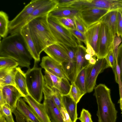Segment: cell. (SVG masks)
I'll use <instances>...</instances> for the list:
<instances>
[{"instance_id":"obj_1","label":"cell","mask_w":122,"mask_h":122,"mask_svg":"<svg viewBox=\"0 0 122 122\" xmlns=\"http://www.w3.org/2000/svg\"><path fill=\"white\" fill-rule=\"evenodd\" d=\"M0 56L10 57L15 60L19 65L30 69L33 58L24 40L19 32L7 36L0 42Z\"/></svg>"},{"instance_id":"obj_2","label":"cell","mask_w":122,"mask_h":122,"mask_svg":"<svg viewBox=\"0 0 122 122\" xmlns=\"http://www.w3.org/2000/svg\"><path fill=\"white\" fill-rule=\"evenodd\" d=\"M48 15L36 18L27 24L36 51L40 56L47 47L57 43L50 29Z\"/></svg>"},{"instance_id":"obj_3","label":"cell","mask_w":122,"mask_h":122,"mask_svg":"<svg viewBox=\"0 0 122 122\" xmlns=\"http://www.w3.org/2000/svg\"><path fill=\"white\" fill-rule=\"evenodd\" d=\"M94 94L97 105L98 122H116L117 112L111 99L110 89L100 84L95 88Z\"/></svg>"},{"instance_id":"obj_4","label":"cell","mask_w":122,"mask_h":122,"mask_svg":"<svg viewBox=\"0 0 122 122\" xmlns=\"http://www.w3.org/2000/svg\"><path fill=\"white\" fill-rule=\"evenodd\" d=\"M36 63L35 62L33 67L28 69L25 73L26 81L29 95L41 103L45 83L41 68L36 66Z\"/></svg>"},{"instance_id":"obj_5","label":"cell","mask_w":122,"mask_h":122,"mask_svg":"<svg viewBox=\"0 0 122 122\" xmlns=\"http://www.w3.org/2000/svg\"><path fill=\"white\" fill-rule=\"evenodd\" d=\"M47 20L51 31L57 43L74 48L77 47V40L69 30L60 23L57 19L48 16Z\"/></svg>"},{"instance_id":"obj_6","label":"cell","mask_w":122,"mask_h":122,"mask_svg":"<svg viewBox=\"0 0 122 122\" xmlns=\"http://www.w3.org/2000/svg\"><path fill=\"white\" fill-rule=\"evenodd\" d=\"M110 67L105 59H97L94 65L90 64L85 68V85L86 93L92 92L96 84L98 75L105 69Z\"/></svg>"},{"instance_id":"obj_7","label":"cell","mask_w":122,"mask_h":122,"mask_svg":"<svg viewBox=\"0 0 122 122\" xmlns=\"http://www.w3.org/2000/svg\"><path fill=\"white\" fill-rule=\"evenodd\" d=\"M114 35L109 28L101 22L97 43V59L105 58L112 50Z\"/></svg>"},{"instance_id":"obj_8","label":"cell","mask_w":122,"mask_h":122,"mask_svg":"<svg viewBox=\"0 0 122 122\" xmlns=\"http://www.w3.org/2000/svg\"><path fill=\"white\" fill-rule=\"evenodd\" d=\"M50 0H32L12 20L10 21L9 33L13 34L16 28L37 8L46 3Z\"/></svg>"},{"instance_id":"obj_9","label":"cell","mask_w":122,"mask_h":122,"mask_svg":"<svg viewBox=\"0 0 122 122\" xmlns=\"http://www.w3.org/2000/svg\"><path fill=\"white\" fill-rule=\"evenodd\" d=\"M109 11L95 8H91L80 11L79 16L87 29L100 21L102 18Z\"/></svg>"},{"instance_id":"obj_10","label":"cell","mask_w":122,"mask_h":122,"mask_svg":"<svg viewBox=\"0 0 122 122\" xmlns=\"http://www.w3.org/2000/svg\"><path fill=\"white\" fill-rule=\"evenodd\" d=\"M57 0H50L49 2L35 9L30 15L15 29L13 34L19 32L23 26L33 19L37 17L48 15L57 6Z\"/></svg>"},{"instance_id":"obj_11","label":"cell","mask_w":122,"mask_h":122,"mask_svg":"<svg viewBox=\"0 0 122 122\" xmlns=\"http://www.w3.org/2000/svg\"><path fill=\"white\" fill-rule=\"evenodd\" d=\"M0 91L6 103L10 107L12 111L16 108L18 99L23 96L15 86L10 85L0 87Z\"/></svg>"},{"instance_id":"obj_12","label":"cell","mask_w":122,"mask_h":122,"mask_svg":"<svg viewBox=\"0 0 122 122\" xmlns=\"http://www.w3.org/2000/svg\"><path fill=\"white\" fill-rule=\"evenodd\" d=\"M23 99L40 122H51L43 103L38 102L29 95L24 97Z\"/></svg>"},{"instance_id":"obj_13","label":"cell","mask_w":122,"mask_h":122,"mask_svg":"<svg viewBox=\"0 0 122 122\" xmlns=\"http://www.w3.org/2000/svg\"><path fill=\"white\" fill-rule=\"evenodd\" d=\"M45 71L60 78L66 77L61 64L48 56H43L40 64Z\"/></svg>"},{"instance_id":"obj_14","label":"cell","mask_w":122,"mask_h":122,"mask_svg":"<svg viewBox=\"0 0 122 122\" xmlns=\"http://www.w3.org/2000/svg\"><path fill=\"white\" fill-rule=\"evenodd\" d=\"M43 51L48 56L61 64L70 60L68 55L57 43L48 46Z\"/></svg>"},{"instance_id":"obj_15","label":"cell","mask_w":122,"mask_h":122,"mask_svg":"<svg viewBox=\"0 0 122 122\" xmlns=\"http://www.w3.org/2000/svg\"><path fill=\"white\" fill-rule=\"evenodd\" d=\"M22 36L27 48L33 58L36 62L40 61V56L37 53L35 46L30 35L28 25L23 26L19 32Z\"/></svg>"},{"instance_id":"obj_16","label":"cell","mask_w":122,"mask_h":122,"mask_svg":"<svg viewBox=\"0 0 122 122\" xmlns=\"http://www.w3.org/2000/svg\"><path fill=\"white\" fill-rule=\"evenodd\" d=\"M101 21H100L87 29L85 33L87 42L92 47L96 56L98 52L97 43Z\"/></svg>"},{"instance_id":"obj_17","label":"cell","mask_w":122,"mask_h":122,"mask_svg":"<svg viewBox=\"0 0 122 122\" xmlns=\"http://www.w3.org/2000/svg\"><path fill=\"white\" fill-rule=\"evenodd\" d=\"M43 104L51 122H64L60 111L51 99L44 98Z\"/></svg>"},{"instance_id":"obj_18","label":"cell","mask_w":122,"mask_h":122,"mask_svg":"<svg viewBox=\"0 0 122 122\" xmlns=\"http://www.w3.org/2000/svg\"><path fill=\"white\" fill-rule=\"evenodd\" d=\"M92 7L122 11V0H92Z\"/></svg>"},{"instance_id":"obj_19","label":"cell","mask_w":122,"mask_h":122,"mask_svg":"<svg viewBox=\"0 0 122 122\" xmlns=\"http://www.w3.org/2000/svg\"><path fill=\"white\" fill-rule=\"evenodd\" d=\"M80 10L74 7H56L48 14V16L58 19L62 18H74L79 15Z\"/></svg>"},{"instance_id":"obj_20","label":"cell","mask_w":122,"mask_h":122,"mask_svg":"<svg viewBox=\"0 0 122 122\" xmlns=\"http://www.w3.org/2000/svg\"><path fill=\"white\" fill-rule=\"evenodd\" d=\"M86 48L81 44H78L76 48L75 57L76 71L75 80L80 72L90 64L89 61L86 60L85 58V55L86 53Z\"/></svg>"},{"instance_id":"obj_21","label":"cell","mask_w":122,"mask_h":122,"mask_svg":"<svg viewBox=\"0 0 122 122\" xmlns=\"http://www.w3.org/2000/svg\"><path fill=\"white\" fill-rule=\"evenodd\" d=\"M62 103L68 113L71 122H76L78 119L76 103L69 95L62 96Z\"/></svg>"},{"instance_id":"obj_22","label":"cell","mask_w":122,"mask_h":122,"mask_svg":"<svg viewBox=\"0 0 122 122\" xmlns=\"http://www.w3.org/2000/svg\"><path fill=\"white\" fill-rule=\"evenodd\" d=\"M15 82L16 87L24 97L28 95L25 73L20 67H16Z\"/></svg>"},{"instance_id":"obj_23","label":"cell","mask_w":122,"mask_h":122,"mask_svg":"<svg viewBox=\"0 0 122 122\" xmlns=\"http://www.w3.org/2000/svg\"><path fill=\"white\" fill-rule=\"evenodd\" d=\"M16 109L30 122H40L29 106L23 99L20 98L18 101Z\"/></svg>"},{"instance_id":"obj_24","label":"cell","mask_w":122,"mask_h":122,"mask_svg":"<svg viewBox=\"0 0 122 122\" xmlns=\"http://www.w3.org/2000/svg\"><path fill=\"white\" fill-rule=\"evenodd\" d=\"M117 11L115 10L109 11L100 20L101 21L109 28L114 35L117 34L116 21Z\"/></svg>"},{"instance_id":"obj_25","label":"cell","mask_w":122,"mask_h":122,"mask_svg":"<svg viewBox=\"0 0 122 122\" xmlns=\"http://www.w3.org/2000/svg\"><path fill=\"white\" fill-rule=\"evenodd\" d=\"M65 75L72 84L74 82L76 71V61H70L61 64Z\"/></svg>"},{"instance_id":"obj_26","label":"cell","mask_w":122,"mask_h":122,"mask_svg":"<svg viewBox=\"0 0 122 122\" xmlns=\"http://www.w3.org/2000/svg\"><path fill=\"white\" fill-rule=\"evenodd\" d=\"M10 21L7 14L2 11H0V38H5L7 36L9 31Z\"/></svg>"},{"instance_id":"obj_27","label":"cell","mask_w":122,"mask_h":122,"mask_svg":"<svg viewBox=\"0 0 122 122\" xmlns=\"http://www.w3.org/2000/svg\"><path fill=\"white\" fill-rule=\"evenodd\" d=\"M45 83L51 88H55L59 90L61 78H60L46 71L44 76Z\"/></svg>"},{"instance_id":"obj_28","label":"cell","mask_w":122,"mask_h":122,"mask_svg":"<svg viewBox=\"0 0 122 122\" xmlns=\"http://www.w3.org/2000/svg\"><path fill=\"white\" fill-rule=\"evenodd\" d=\"M16 68V67L13 68L3 78L0 79V87L9 85H12L15 87V79Z\"/></svg>"},{"instance_id":"obj_29","label":"cell","mask_w":122,"mask_h":122,"mask_svg":"<svg viewBox=\"0 0 122 122\" xmlns=\"http://www.w3.org/2000/svg\"><path fill=\"white\" fill-rule=\"evenodd\" d=\"M85 77L86 70L85 68L80 72L74 82L80 91L85 94L86 93Z\"/></svg>"},{"instance_id":"obj_30","label":"cell","mask_w":122,"mask_h":122,"mask_svg":"<svg viewBox=\"0 0 122 122\" xmlns=\"http://www.w3.org/2000/svg\"><path fill=\"white\" fill-rule=\"evenodd\" d=\"M18 65V63L12 58L0 56V69L5 68H15Z\"/></svg>"},{"instance_id":"obj_31","label":"cell","mask_w":122,"mask_h":122,"mask_svg":"<svg viewBox=\"0 0 122 122\" xmlns=\"http://www.w3.org/2000/svg\"><path fill=\"white\" fill-rule=\"evenodd\" d=\"M10 107L8 104L6 103L0 106V115L5 118L7 122H15Z\"/></svg>"},{"instance_id":"obj_32","label":"cell","mask_w":122,"mask_h":122,"mask_svg":"<svg viewBox=\"0 0 122 122\" xmlns=\"http://www.w3.org/2000/svg\"><path fill=\"white\" fill-rule=\"evenodd\" d=\"M85 94L81 92L75 85L74 82L71 84V89L69 94L70 97L77 103Z\"/></svg>"},{"instance_id":"obj_33","label":"cell","mask_w":122,"mask_h":122,"mask_svg":"<svg viewBox=\"0 0 122 122\" xmlns=\"http://www.w3.org/2000/svg\"><path fill=\"white\" fill-rule=\"evenodd\" d=\"M71 88V85L66 78H61L59 91L62 96L69 95Z\"/></svg>"},{"instance_id":"obj_34","label":"cell","mask_w":122,"mask_h":122,"mask_svg":"<svg viewBox=\"0 0 122 122\" xmlns=\"http://www.w3.org/2000/svg\"><path fill=\"white\" fill-rule=\"evenodd\" d=\"M57 43L66 53L70 60L76 61L75 53L76 47L74 48L64 44Z\"/></svg>"},{"instance_id":"obj_35","label":"cell","mask_w":122,"mask_h":122,"mask_svg":"<svg viewBox=\"0 0 122 122\" xmlns=\"http://www.w3.org/2000/svg\"><path fill=\"white\" fill-rule=\"evenodd\" d=\"M73 36L77 39L78 44H80L82 42L86 45L87 43L86 39L85 34L79 31L76 29H68Z\"/></svg>"},{"instance_id":"obj_36","label":"cell","mask_w":122,"mask_h":122,"mask_svg":"<svg viewBox=\"0 0 122 122\" xmlns=\"http://www.w3.org/2000/svg\"><path fill=\"white\" fill-rule=\"evenodd\" d=\"M121 38L118 36L117 34L114 36L113 40L112 45V50L114 55L116 61H117V57L118 49L122 42Z\"/></svg>"},{"instance_id":"obj_37","label":"cell","mask_w":122,"mask_h":122,"mask_svg":"<svg viewBox=\"0 0 122 122\" xmlns=\"http://www.w3.org/2000/svg\"><path fill=\"white\" fill-rule=\"evenodd\" d=\"M74 19L76 29L82 33L85 34L87 28L79 15L75 16Z\"/></svg>"},{"instance_id":"obj_38","label":"cell","mask_w":122,"mask_h":122,"mask_svg":"<svg viewBox=\"0 0 122 122\" xmlns=\"http://www.w3.org/2000/svg\"><path fill=\"white\" fill-rule=\"evenodd\" d=\"M105 58L110 67L113 70L115 67L116 64V61L115 57L113 52L112 50L107 54Z\"/></svg>"},{"instance_id":"obj_39","label":"cell","mask_w":122,"mask_h":122,"mask_svg":"<svg viewBox=\"0 0 122 122\" xmlns=\"http://www.w3.org/2000/svg\"><path fill=\"white\" fill-rule=\"evenodd\" d=\"M117 35L122 39V16L120 11H117L116 21Z\"/></svg>"},{"instance_id":"obj_40","label":"cell","mask_w":122,"mask_h":122,"mask_svg":"<svg viewBox=\"0 0 122 122\" xmlns=\"http://www.w3.org/2000/svg\"><path fill=\"white\" fill-rule=\"evenodd\" d=\"M91 115L89 111L84 108H82L80 117L78 119L81 122H92Z\"/></svg>"},{"instance_id":"obj_41","label":"cell","mask_w":122,"mask_h":122,"mask_svg":"<svg viewBox=\"0 0 122 122\" xmlns=\"http://www.w3.org/2000/svg\"><path fill=\"white\" fill-rule=\"evenodd\" d=\"M117 62L120 71V77L122 84V43L119 47L117 57Z\"/></svg>"},{"instance_id":"obj_42","label":"cell","mask_w":122,"mask_h":122,"mask_svg":"<svg viewBox=\"0 0 122 122\" xmlns=\"http://www.w3.org/2000/svg\"><path fill=\"white\" fill-rule=\"evenodd\" d=\"M15 117L16 122H30L16 109L12 111Z\"/></svg>"},{"instance_id":"obj_43","label":"cell","mask_w":122,"mask_h":122,"mask_svg":"<svg viewBox=\"0 0 122 122\" xmlns=\"http://www.w3.org/2000/svg\"><path fill=\"white\" fill-rule=\"evenodd\" d=\"M57 19L60 23L68 29H76L75 27L70 24L66 18H62Z\"/></svg>"},{"instance_id":"obj_44","label":"cell","mask_w":122,"mask_h":122,"mask_svg":"<svg viewBox=\"0 0 122 122\" xmlns=\"http://www.w3.org/2000/svg\"><path fill=\"white\" fill-rule=\"evenodd\" d=\"M60 111L64 122H71L69 116L64 107H62Z\"/></svg>"},{"instance_id":"obj_45","label":"cell","mask_w":122,"mask_h":122,"mask_svg":"<svg viewBox=\"0 0 122 122\" xmlns=\"http://www.w3.org/2000/svg\"><path fill=\"white\" fill-rule=\"evenodd\" d=\"M75 0H57L58 4L56 7H67Z\"/></svg>"},{"instance_id":"obj_46","label":"cell","mask_w":122,"mask_h":122,"mask_svg":"<svg viewBox=\"0 0 122 122\" xmlns=\"http://www.w3.org/2000/svg\"><path fill=\"white\" fill-rule=\"evenodd\" d=\"M86 46V53L91 55L92 57L96 56L95 52L92 46L87 42Z\"/></svg>"},{"instance_id":"obj_47","label":"cell","mask_w":122,"mask_h":122,"mask_svg":"<svg viewBox=\"0 0 122 122\" xmlns=\"http://www.w3.org/2000/svg\"><path fill=\"white\" fill-rule=\"evenodd\" d=\"M13 68H5L0 69V79L3 78Z\"/></svg>"},{"instance_id":"obj_48","label":"cell","mask_w":122,"mask_h":122,"mask_svg":"<svg viewBox=\"0 0 122 122\" xmlns=\"http://www.w3.org/2000/svg\"><path fill=\"white\" fill-rule=\"evenodd\" d=\"M6 103L3 96L1 91H0V106Z\"/></svg>"},{"instance_id":"obj_49","label":"cell","mask_w":122,"mask_h":122,"mask_svg":"<svg viewBox=\"0 0 122 122\" xmlns=\"http://www.w3.org/2000/svg\"><path fill=\"white\" fill-rule=\"evenodd\" d=\"M72 25L75 27V21L74 18H65Z\"/></svg>"},{"instance_id":"obj_50","label":"cell","mask_w":122,"mask_h":122,"mask_svg":"<svg viewBox=\"0 0 122 122\" xmlns=\"http://www.w3.org/2000/svg\"><path fill=\"white\" fill-rule=\"evenodd\" d=\"M96 60L95 57H92L91 58L90 60L89 61L90 64L92 65L94 64L96 62Z\"/></svg>"},{"instance_id":"obj_51","label":"cell","mask_w":122,"mask_h":122,"mask_svg":"<svg viewBox=\"0 0 122 122\" xmlns=\"http://www.w3.org/2000/svg\"><path fill=\"white\" fill-rule=\"evenodd\" d=\"M92 56L86 53L85 56V59L87 61H89L91 57Z\"/></svg>"},{"instance_id":"obj_52","label":"cell","mask_w":122,"mask_h":122,"mask_svg":"<svg viewBox=\"0 0 122 122\" xmlns=\"http://www.w3.org/2000/svg\"><path fill=\"white\" fill-rule=\"evenodd\" d=\"M118 103L119 104L120 108L121 111V114H122V98H120L118 102Z\"/></svg>"},{"instance_id":"obj_53","label":"cell","mask_w":122,"mask_h":122,"mask_svg":"<svg viewBox=\"0 0 122 122\" xmlns=\"http://www.w3.org/2000/svg\"><path fill=\"white\" fill-rule=\"evenodd\" d=\"M120 11L122 15V11Z\"/></svg>"},{"instance_id":"obj_54","label":"cell","mask_w":122,"mask_h":122,"mask_svg":"<svg viewBox=\"0 0 122 122\" xmlns=\"http://www.w3.org/2000/svg\"><path fill=\"white\" fill-rule=\"evenodd\" d=\"M6 122H7L6 121Z\"/></svg>"},{"instance_id":"obj_55","label":"cell","mask_w":122,"mask_h":122,"mask_svg":"<svg viewBox=\"0 0 122 122\" xmlns=\"http://www.w3.org/2000/svg\"><path fill=\"white\" fill-rule=\"evenodd\" d=\"M92 122H93V121Z\"/></svg>"}]
</instances>
